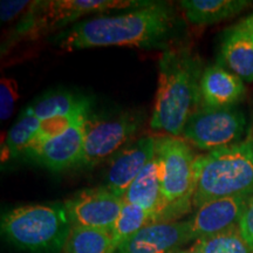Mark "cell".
Wrapping results in <instances>:
<instances>
[{
    "label": "cell",
    "mask_w": 253,
    "mask_h": 253,
    "mask_svg": "<svg viewBox=\"0 0 253 253\" xmlns=\"http://www.w3.org/2000/svg\"><path fill=\"white\" fill-rule=\"evenodd\" d=\"M191 240L188 220L156 221L120 246L118 253H171Z\"/></svg>",
    "instance_id": "cell-13"
},
{
    "label": "cell",
    "mask_w": 253,
    "mask_h": 253,
    "mask_svg": "<svg viewBox=\"0 0 253 253\" xmlns=\"http://www.w3.org/2000/svg\"><path fill=\"white\" fill-rule=\"evenodd\" d=\"M156 154V138L143 136L132 141L110 160L106 175V185L110 191L125 197L126 190L143 168Z\"/></svg>",
    "instance_id": "cell-12"
},
{
    "label": "cell",
    "mask_w": 253,
    "mask_h": 253,
    "mask_svg": "<svg viewBox=\"0 0 253 253\" xmlns=\"http://www.w3.org/2000/svg\"><path fill=\"white\" fill-rule=\"evenodd\" d=\"M149 223H151L149 213L145 212L143 209L137 205L125 201L120 216L112 230L114 245L116 250H119L120 246L128 242L132 236Z\"/></svg>",
    "instance_id": "cell-21"
},
{
    "label": "cell",
    "mask_w": 253,
    "mask_h": 253,
    "mask_svg": "<svg viewBox=\"0 0 253 253\" xmlns=\"http://www.w3.org/2000/svg\"><path fill=\"white\" fill-rule=\"evenodd\" d=\"M183 21L172 5L149 1L141 7L100 14L72 25L55 37L54 43L66 52L107 46L142 48L173 47Z\"/></svg>",
    "instance_id": "cell-1"
},
{
    "label": "cell",
    "mask_w": 253,
    "mask_h": 253,
    "mask_svg": "<svg viewBox=\"0 0 253 253\" xmlns=\"http://www.w3.org/2000/svg\"><path fill=\"white\" fill-rule=\"evenodd\" d=\"M178 4L186 21L197 26H209L236 17L252 2L248 0H183Z\"/></svg>",
    "instance_id": "cell-17"
},
{
    "label": "cell",
    "mask_w": 253,
    "mask_h": 253,
    "mask_svg": "<svg viewBox=\"0 0 253 253\" xmlns=\"http://www.w3.org/2000/svg\"><path fill=\"white\" fill-rule=\"evenodd\" d=\"M87 115L88 114L78 116H55V118L42 120V121H40L39 130L37 132L36 138H34L33 143L31 144V147L28 149H31V148L36 147V145L40 143H43V142L48 141L50 138H54L56 136L63 134L78 120L86 118Z\"/></svg>",
    "instance_id": "cell-23"
},
{
    "label": "cell",
    "mask_w": 253,
    "mask_h": 253,
    "mask_svg": "<svg viewBox=\"0 0 253 253\" xmlns=\"http://www.w3.org/2000/svg\"><path fill=\"white\" fill-rule=\"evenodd\" d=\"M171 253H202V252H199L198 250L196 249L194 245H192L190 249H185V250L179 249V250H177V251H173Z\"/></svg>",
    "instance_id": "cell-28"
},
{
    "label": "cell",
    "mask_w": 253,
    "mask_h": 253,
    "mask_svg": "<svg viewBox=\"0 0 253 253\" xmlns=\"http://www.w3.org/2000/svg\"><path fill=\"white\" fill-rule=\"evenodd\" d=\"M123 199L129 203L137 205L143 209L145 212L149 213L151 223L164 221L167 203L163 197L161 168L156 155L138 173L135 181L126 190Z\"/></svg>",
    "instance_id": "cell-14"
},
{
    "label": "cell",
    "mask_w": 253,
    "mask_h": 253,
    "mask_svg": "<svg viewBox=\"0 0 253 253\" xmlns=\"http://www.w3.org/2000/svg\"><path fill=\"white\" fill-rule=\"evenodd\" d=\"M251 196H236L211 201L196 210L188 223L192 240L225 232L239 226Z\"/></svg>",
    "instance_id": "cell-11"
},
{
    "label": "cell",
    "mask_w": 253,
    "mask_h": 253,
    "mask_svg": "<svg viewBox=\"0 0 253 253\" xmlns=\"http://www.w3.org/2000/svg\"><path fill=\"white\" fill-rule=\"evenodd\" d=\"M245 131V114L236 107L201 106L190 116L182 137L188 143L210 153L243 141Z\"/></svg>",
    "instance_id": "cell-8"
},
{
    "label": "cell",
    "mask_w": 253,
    "mask_h": 253,
    "mask_svg": "<svg viewBox=\"0 0 253 253\" xmlns=\"http://www.w3.org/2000/svg\"><path fill=\"white\" fill-rule=\"evenodd\" d=\"M202 60L189 47L164 50L158 62V87L150 126L173 137L182 136L190 116L201 107Z\"/></svg>",
    "instance_id": "cell-2"
},
{
    "label": "cell",
    "mask_w": 253,
    "mask_h": 253,
    "mask_svg": "<svg viewBox=\"0 0 253 253\" xmlns=\"http://www.w3.org/2000/svg\"><path fill=\"white\" fill-rule=\"evenodd\" d=\"M88 97L73 91L50 90L38 97L26 107V110L40 121L55 116H78L89 114Z\"/></svg>",
    "instance_id": "cell-18"
},
{
    "label": "cell",
    "mask_w": 253,
    "mask_h": 253,
    "mask_svg": "<svg viewBox=\"0 0 253 253\" xmlns=\"http://www.w3.org/2000/svg\"><path fill=\"white\" fill-rule=\"evenodd\" d=\"M155 155L160 163L163 197L167 203L164 221H176L194 207L197 156L188 142L173 136L156 138Z\"/></svg>",
    "instance_id": "cell-6"
},
{
    "label": "cell",
    "mask_w": 253,
    "mask_h": 253,
    "mask_svg": "<svg viewBox=\"0 0 253 253\" xmlns=\"http://www.w3.org/2000/svg\"><path fill=\"white\" fill-rule=\"evenodd\" d=\"M245 94L242 79L221 65L208 66L201 79L202 106L212 108L235 107Z\"/></svg>",
    "instance_id": "cell-15"
},
{
    "label": "cell",
    "mask_w": 253,
    "mask_h": 253,
    "mask_svg": "<svg viewBox=\"0 0 253 253\" xmlns=\"http://www.w3.org/2000/svg\"><path fill=\"white\" fill-rule=\"evenodd\" d=\"M19 99L18 84L14 79L2 78L0 82V119L6 121L13 113L14 104Z\"/></svg>",
    "instance_id": "cell-24"
},
{
    "label": "cell",
    "mask_w": 253,
    "mask_h": 253,
    "mask_svg": "<svg viewBox=\"0 0 253 253\" xmlns=\"http://www.w3.org/2000/svg\"><path fill=\"white\" fill-rule=\"evenodd\" d=\"M65 204H30L1 218V232L12 245L30 253H60L72 231Z\"/></svg>",
    "instance_id": "cell-4"
},
{
    "label": "cell",
    "mask_w": 253,
    "mask_h": 253,
    "mask_svg": "<svg viewBox=\"0 0 253 253\" xmlns=\"http://www.w3.org/2000/svg\"><path fill=\"white\" fill-rule=\"evenodd\" d=\"M32 1H23V0H2L0 2V19L2 23H8L20 14L25 8H28Z\"/></svg>",
    "instance_id": "cell-26"
},
{
    "label": "cell",
    "mask_w": 253,
    "mask_h": 253,
    "mask_svg": "<svg viewBox=\"0 0 253 253\" xmlns=\"http://www.w3.org/2000/svg\"><path fill=\"white\" fill-rule=\"evenodd\" d=\"M147 0H38L32 1L4 42L2 53L21 41L38 40L88 14L141 7Z\"/></svg>",
    "instance_id": "cell-5"
},
{
    "label": "cell",
    "mask_w": 253,
    "mask_h": 253,
    "mask_svg": "<svg viewBox=\"0 0 253 253\" xmlns=\"http://www.w3.org/2000/svg\"><path fill=\"white\" fill-rule=\"evenodd\" d=\"M112 232L73 226L63 253H115Z\"/></svg>",
    "instance_id": "cell-20"
},
{
    "label": "cell",
    "mask_w": 253,
    "mask_h": 253,
    "mask_svg": "<svg viewBox=\"0 0 253 253\" xmlns=\"http://www.w3.org/2000/svg\"><path fill=\"white\" fill-rule=\"evenodd\" d=\"M123 203L125 199L102 185L80 190L63 204L72 226L112 232Z\"/></svg>",
    "instance_id": "cell-9"
},
{
    "label": "cell",
    "mask_w": 253,
    "mask_h": 253,
    "mask_svg": "<svg viewBox=\"0 0 253 253\" xmlns=\"http://www.w3.org/2000/svg\"><path fill=\"white\" fill-rule=\"evenodd\" d=\"M220 61L244 82H253V33L240 21L226 28L220 40Z\"/></svg>",
    "instance_id": "cell-16"
},
{
    "label": "cell",
    "mask_w": 253,
    "mask_h": 253,
    "mask_svg": "<svg viewBox=\"0 0 253 253\" xmlns=\"http://www.w3.org/2000/svg\"><path fill=\"white\" fill-rule=\"evenodd\" d=\"M242 23L244 24L245 26L248 27L249 30L251 31L252 33H253V12H252V13L250 14V15H248V17H246L245 19H243Z\"/></svg>",
    "instance_id": "cell-27"
},
{
    "label": "cell",
    "mask_w": 253,
    "mask_h": 253,
    "mask_svg": "<svg viewBox=\"0 0 253 253\" xmlns=\"http://www.w3.org/2000/svg\"><path fill=\"white\" fill-rule=\"evenodd\" d=\"M86 118L78 120L63 134L28 149L25 156L50 171H62L73 167H80L84 155Z\"/></svg>",
    "instance_id": "cell-10"
},
{
    "label": "cell",
    "mask_w": 253,
    "mask_h": 253,
    "mask_svg": "<svg viewBox=\"0 0 253 253\" xmlns=\"http://www.w3.org/2000/svg\"><path fill=\"white\" fill-rule=\"evenodd\" d=\"M39 126L40 120L28 113L26 109L23 110L17 122L11 126L6 135V141L1 148L2 162L11 157H18L21 155L25 156L36 138Z\"/></svg>",
    "instance_id": "cell-19"
},
{
    "label": "cell",
    "mask_w": 253,
    "mask_h": 253,
    "mask_svg": "<svg viewBox=\"0 0 253 253\" xmlns=\"http://www.w3.org/2000/svg\"><path fill=\"white\" fill-rule=\"evenodd\" d=\"M194 208L216 199L253 195V136L197 156Z\"/></svg>",
    "instance_id": "cell-3"
},
{
    "label": "cell",
    "mask_w": 253,
    "mask_h": 253,
    "mask_svg": "<svg viewBox=\"0 0 253 253\" xmlns=\"http://www.w3.org/2000/svg\"><path fill=\"white\" fill-rule=\"evenodd\" d=\"M141 120L131 113L97 116L89 113L84 120V155L80 167L93 168L112 160L131 143Z\"/></svg>",
    "instance_id": "cell-7"
},
{
    "label": "cell",
    "mask_w": 253,
    "mask_h": 253,
    "mask_svg": "<svg viewBox=\"0 0 253 253\" xmlns=\"http://www.w3.org/2000/svg\"><path fill=\"white\" fill-rule=\"evenodd\" d=\"M194 246L202 253H252L240 233L239 226L196 240Z\"/></svg>",
    "instance_id": "cell-22"
},
{
    "label": "cell",
    "mask_w": 253,
    "mask_h": 253,
    "mask_svg": "<svg viewBox=\"0 0 253 253\" xmlns=\"http://www.w3.org/2000/svg\"><path fill=\"white\" fill-rule=\"evenodd\" d=\"M239 230L243 238L248 243V245L253 253V195L250 198L244 214H243L242 219H240Z\"/></svg>",
    "instance_id": "cell-25"
}]
</instances>
